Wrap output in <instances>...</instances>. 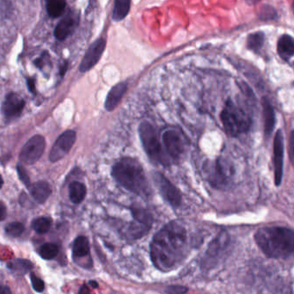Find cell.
<instances>
[{
    "label": "cell",
    "mask_w": 294,
    "mask_h": 294,
    "mask_svg": "<svg viewBox=\"0 0 294 294\" xmlns=\"http://www.w3.org/2000/svg\"><path fill=\"white\" fill-rule=\"evenodd\" d=\"M186 231L171 222L157 232L151 243V259L157 269L167 272L181 263L185 255Z\"/></svg>",
    "instance_id": "obj_1"
},
{
    "label": "cell",
    "mask_w": 294,
    "mask_h": 294,
    "mask_svg": "<svg viewBox=\"0 0 294 294\" xmlns=\"http://www.w3.org/2000/svg\"><path fill=\"white\" fill-rule=\"evenodd\" d=\"M255 241L269 258H286L294 253V231L287 227L260 228L255 234Z\"/></svg>",
    "instance_id": "obj_2"
},
{
    "label": "cell",
    "mask_w": 294,
    "mask_h": 294,
    "mask_svg": "<svg viewBox=\"0 0 294 294\" xmlns=\"http://www.w3.org/2000/svg\"><path fill=\"white\" fill-rule=\"evenodd\" d=\"M112 176L121 186L134 194H148L149 186L143 168L132 157H123L112 168Z\"/></svg>",
    "instance_id": "obj_3"
},
{
    "label": "cell",
    "mask_w": 294,
    "mask_h": 294,
    "mask_svg": "<svg viewBox=\"0 0 294 294\" xmlns=\"http://www.w3.org/2000/svg\"><path fill=\"white\" fill-rule=\"evenodd\" d=\"M222 124L227 134L238 137L248 132L251 127V119L247 112L240 106L235 104L232 100L225 103L221 115Z\"/></svg>",
    "instance_id": "obj_4"
},
{
    "label": "cell",
    "mask_w": 294,
    "mask_h": 294,
    "mask_svg": "<svg viewBox=\"0 0 294 294\" xmlns=\"http://www.w3.org/2000/svg\"><path fill=\"white\" fill-rule=\"evenodd\" d=\"M140 137L149 159L151 162L162 163V148L153 126L147 122H141L139 127Z\"/></svg>",
    "instance_id": "obj_5"
},
{
    "label": "cell",
    "mask_w": 294,
    "mask_h": 294,
    "mask_svg": "<svg viewBox=\"0 0 294 294\" xmlns=\"http://www.w3.org/2000/svg\"><path fill=\"white\" fill-rule=\"evenodd\" d=\"M46 147V141L41 135L30 139L22 147L19 157L26 165H34L41 159Z\"/></svg>",
    "instance_id": "obj_6"
},
{
    "label": "cell",
    "mask_w": 294,
    "mask_h": 294,
    "mask_svg": "<svg viewBox=\"0 0 294 294\" xmlns=\"http://www.w3.org/2000/svg\"><path fill=\"white\" fill-rule=\"evenodd\" d=\"M273 153L275 184L276 186H280L283 179L284 166V137L281 130H278L275 136L273 143Z\"/></svg>",
    "instance_id": "obj_7"
},
{
    "label": "cell",
    "mask_w": 294,
    "mask_h": 294,
    "mask_svg": "<svg viewBox=\"0 0 294 294\" xmlns=\"http://www.w3.org/2000/svg\"><path fill=\"white\" fill-rule=\"evenodd\" d=\"M77 135L74 131L68 130L63 132L59 138L57 139L54 146L52 147L49 154V160L53 163L57 162L63 159L71 151L75 143Z\"/></svg>",
    "instance_id": "obj_8"
},
{
    "label": "cell",
    "mask_w": 294,
    "mask_h": 294,
    "mask_svg": "<svg viewBox=\"0 0 294 294\" xmlns=\"http://www.w3.org/2000/svg\"><path fill=\"white\" fill-rule=\"evenodd\" d=\"M153 177L156 182V187L160 189V193L163 197L165 198V200L174 208L181 205L182 194L178 189L161 173H155Z\"/></svg>",
    "instance_id": "obj_9"
},
{
    "label": "cell",
    "mask_w": 294,
    "mask_h": 294,
    "mask_svg": "<svg viewBox=\"0 0 294 294\" xmlns=\"http://www.w3.org/2000/svg\"><path fill=\"white\" fill-rule=\"evenodd\" d=\"M233 176V168L224 160H217L211 172L210 183L216 188H225Z\"/></svg>",
    "instance_id": "obj_10"
},
{
    "label": "cell",
    "mask_w": 294,
    "mask_h": 294,
    "mask_svg": "<svg viewBox=\"0 0 294 294\" xmlns=\"http://www.w3.org/2000/svg\"><path fill=\"white\" fill-rule=\"evenodd\" d=\"M105 47L106 41L103 38L97 39V41L93 42L84 54V58L79 65V71L81 73H86L94 67L100 60Z\"/></svg>",
    "instance_id": "obj_11"
},
{
    "label": "cell",
    "mask_w": 294,
    "mask_h": 294,
    "mask_svg": "<svg viewBox=\"0 0 294 294\" xmlns=\"http://www.w3.org/2000/svg\"><path fill=\"white\" fill-rule=\"evenodd\" d=\"M25 106V101L20 95L10 93L7 95L2 105V113L6 119L12 120L17 118Z\"/></svg>",
    "instance_id": "obj_12"
},
{
    "label": "cell",
    "mask_w": 294,
    "mask_h": 294,
    "mask_svg": "<svg viewBox=\"0 0 294 294\" xmlns=\"http://www.w3.org/2000/svg\"><path fill=\"white\" fill-rule=\"evenodd\" d=\"M163 142L168 154L174 160H177L184 151V142L178 132L174 129H167L163 133Z\"/></svg>",
    "instance_id": "obj_13"
},
{
    "label": "cell",
    "mask_w": 294,
    "mask_h": 294,
    "mask_svg": "<svg viewBox=\"0 0 294 294\" xmlns=\"http://www.w3.org/2000/svg\"><path fill=\"white\" fill-rule=\"evenodd\" d=\"M127 91V84L126 82H122L115 85L109 91L106 98L105 103H104L106 110L110 112L119 105L120 102L122 101V97H124Z\"/></svg>",
    "instance_id": "obj_14"
},
{
    "label": "cell",
    "mask_w": 294,
    "mask_h": 294,
    "mask_svg": "<svg viewBox=\"0 0 294 294\" xmlns=\"http://www.w3.org/2000/svg\"><path fill=\"white\" fill-rule=\"evenodd\" d=\"M263 119H264V134L266 137H270L276 126V113L272 104L267 97H263L262 100Z\"/></svg>",
    "instance_id": "obj_15"
},
{
    "label": "cell",
    "mask_w": 294,
    "mask_h": 294,
    "mask_svg": "<svg viewBox=\"0 0 294 294\" xmlns=\"http://www.w3.org/2000/svg\"><path fill=\"white\" fill-rule=\"evenodd\" d=\"M277 52L282 60H291L294 56V38L287 34L281 35L277 43Z\"/></svg>",
    "instance_id": "obj_16"
},
{
    "label": "cell",
    "mask_w": 294,
    "mask_h": 294,
    "mask_svg": "<svg viewBox=\"0 0 294 294\" xmlns=\"http://www.w3.org/2000/svg\"><path fill=\"white\" fill-rule=\"evenodd\" d=\"M75 20L70 15L65 16L57 25L54 30V35L59 41H64L73 32L75 29Z\"/></svg>",
    "instance_id": "obj_17"
},
{
    "label": "cell",
    "mask_w": 294,
    "mask_h": 294,
    "mask_svg": "<svg viewBox=\"0 0 294 294\" xmlns=\"http://www.w3.org/2000/svg\"><path fill=\"white\" fill-rule=\"evenodd\" d=\"M30 191L35 201L43 204L51 194V188L47 182L41 181L33 184L30 188Z\"/></svg>",
    "instance_id": "obj_18"
},
{
    "label": "cell",
    "mask_w": 294,
    "mask_h": 294,
    "mask_svg": "<svg viewBox=\"0 0 294 294\" xmlns=\"http://www.w3.org/2000/svg\"><path fill=\"white\" fill-rule=\"evenodd\" d=\"M73 254L74 258H83L89 256V243L86 237L80 236L76 238L73 243Z\"/></svg>",
    "instance_id": "obj_19"
},
{
    "label": "cell",
    "mask_w": 294,
    "mask_h": 294,
    "mask_svg": "<svg viewBox=\"0 0 294 294\" xmlns=\"http://www.w3.org/2000/svg\"><path fill=\"white\" fill-rule=\"evenodd\" d=\"M265 34L262 31H257V32L250 34L247 37V49L254 53L258 54L265 43Z\"/></svg>",
    "instance_id": "obj_20"
},
{
    "label": "cell",
    "mask_w": 294,
    "mask_h": 294,
    "mask_svg": "<svg viewBox=\"0 0 294 294\" xmlns=\"http://www.w3.org/2000/svg\"><path fill=\"white\" fill-rule=\"evenodd\" d=\"M86 187L79 182H73L69 186V196L72 202L79 204L84 200L86 195Z\"/></svg>",
    "instance_id": "obj_21"
},
{
    "label": "cell",
    "mask_w": 294,
    "mask_h": 294,
    "mask_svg": "<svg viewBox=\"0 0 294 294\" xmlns=\"http://www.w3.org/2000/svg\"><path fill=\"white\" fill-rule=\"evenodd\" d=\"M131 0H116L113 11H112V19L116 22L122 21L127 16L130 11Z\"/></svg>",
    "instance_id": "obj_22"
},
{
    "label": "cell",
    "mask_w": 294,
    "mask_h": 294,
    "mask_svg": "<svg viewBox=\"0 0 294 294\" xmlns=\"http://www.w3.org/2000/svg\"><path fill=\"white\" fill-rule=\"evenodd\" d=\"M46 2L47 11L51 17H59L65 11L66 0H46Z\"/></svg>",
    "instance_id": "obj_23"
},
{
    "label": "cell",
    "mask_w": 294,
    "mask_h": 294,
    "mask_svg": "<svg viewBox=\"0 0 294 294\" xmlns=\"http://www.w3.org/2000/svg\"><path fill=\"white\" fill-rule=\"evenodd\" d=\"M10 269L13 270L15 272L25 275L33 268V264L29 260L16 259L13 262H10L8 264Z\"/></svg>",
    "instance_id": "obj_24"
},
{
    "label": "cell",
    "mask_w": 294,
    "mask_h": 294,
    "mask_svg": "<svg viewBox=\"0 0 294 294\" xmlns=\"http://www.w3.org/2000/svg\"><path fill=\"white\" fill-rule=\"evenodd\" d=\"M59 253V248L55 243H48L41 246L40 255L45 260L54 259Z\"/></svg>",
    "instance_id": "obj_25"
},
{
    "label": "cell",
    "mask_w": 294,
    "mask_h": 294,
    "mask_svg": "<svg viewBox=\"0 0 294 294\" xmlns=\"http://www.w3.org/2000/svg\"><path fill=\"white\" fill-rule=\"evenodd\" d=\"M51 219L49 218H39L32 222V228L39 234L47 233L51 227Z\"/></svg>",
    "instance_id": "obj_26"
},
{
    "label": "cell",
    "mask_w": 294,
    "mask_h": 294,
    "mask_svg": "<svg viewBox=\"0 0 294 294\" xmlns=\"http://www.w3.org/2000/svg\"><path fill=\"white\" fill-rule=\"evenodd\" d=\"M259 18L262 21H272L278 18V14L272 6H263L260 10Z\"/></svg>",
    "instance_id": "obj_27"
},
{
    "label": "cell",
    "mask_w": 294,
    "mask_h": 294,
    "mask_svg": "<svg viewBox=\"0 0 294 294\" xmlns=\"http://www.w3.org/2000/svg\"><path fill=\"white\" fill-rule=\"evenodd\" d=\"M6 232L9 236L16 238V237H19L22 232H25V227L22 223L12 222L6 225Z\"/></svg>",
    "instance_id": "obj_28"
},
{
    "label": "cell",
    "mask_w": 294,
    "mask_h": 294,
    "mask_svg": "<svg viewBox=\"0 0 294 294\" xmlns=\"http://www.w3.org/2000/svg\"><path fill=\"white\" fill-rule=\"evenodd\" d=\"M30 280H31L33 288H34L35 291H37V292L43 291L44 288H45V284H44L42 280L38 278L35 274H31V275H30Z\"/></svg>",
    "instance_id": "obj_29"
},
{
    "label": "cell",
    "mask_w": 294,
    "mask_h": 294,
    "mask_svg": "<svg viewBox=\"0 0 294 294\" xmlns=\"http://www.w3.org/2000/svg\"><path fill=\"white\" fill-rule=\"evenodd\" d=\"M16 170H17V173H18V176L20 180H21L26 186H30V177H29V175H28L27 171H26V170L24 168V166H22V165H17Z\"/></svg>",
    "instance_id": "obj_30"
},
{
    "label": "cell",
    "mask_w": 294,
    "mask_h": 294,
    "mask_svg": "<svg viewBox=\"0 0 294 294\" xmlns=\"http://www.w3.org/2000/svg\"><path fill=\"white\" fill-rule=\"evenodd\" d=\"M189 289L186 286L174 285V286H168L166 292L168 294H185L188 292Z\"/></svg>",
    "instance_id": "obj_31"
},
{
    "label": "cell",
    "mask_w": 294,
    "mask_h": 294,
    "mask_svg": "<svg viewBox=\"0 0 294 294\" xmlns=\"http://www.w3.org/2000/svg\"><path fill=\"white\" fill-rule=\"evenodd\" d=\"M288 153L290 161L294 165V130L289 135Z\"/></svg>",
    "instance_id": "obj_32"
},
{
    "label": "cell",
    "mask_w": 294,
    "mask_h": 294,
    "mask_svg": "<svg viewBox=\"0 0 294 294\" xmlns=\"http://www.w3.org/2000/svg\"><path fill=\"white\" fill-rule=\"evenodd\" d=\"M6 207L2 201H0V221H2L6 218Z\"/></svg>",
    "instance_id": "obj_33"
},
{
    "label": "cell",
    "mask_w": 294,
    "mask_h": 294,
    "mask_svg": "<svg viewBox=\"0 0 294 294\" xmlns=\"http://www.w3.org/2000/svg\"><path fill=\"white\" fill-rule=\"evenodd\" d=\"M27 83L28 87H29V89H30V92H32V93H35V80L33 78H29Z\"/></svg>",
    "instance_id": "obj_34"
},
{
    "label": "cell",
    "mask_w": 294,
    "mask_h": 294,
    "mask_svg": "<svg viewBox=\"0 0 294 294\" xmlns=\"http://www.w3.org/2000/svg\"><path fill=\"white\" fill-rule=\"evenodd\" d=\"M78 294H91V291H89V288L86 285H83L79 289Z\"/></svg>",
    "instance_id": "obj_35"
},
{
    "label": "cell",
    "mask_w": 294,
    "mask_h": 294,
    "mask_svg": "<svg viewBox=\"0 0 294 294\" xmlns=\"http://www.w3.org/2000/svg\"><path fill=\"white\" fill-rule=\"evenodd\" d=\"M0 294H11L8 286H0Z\"/></svg>",
    "instance_id": "obj_36"
},
{
    "label": "cell",
    "mask_w": 294,
    "mask_h": 294,
    "mask_svg": "<svg viewBox=\"0 0 294 294\" xmlns=\"http://www.w3.org/2000/svg\"><path fill=\"white\" fill-rule=\"evenodd\" d=\"M260 1L261 0H245L246 3L248 4V6H256Z\"/></svg>",
    "instance_id": "obj_37"
},
{
    "label": "cell",
    "mask_w": 294,
    "mask_h": 294,
    "mask_svg": "<svg viewBox=\"0 0 294 294\" xmlns=\"http://www.w3.org/2000/svg\"><path fill=\"white\" fill-rule=\"evenodd\" d=\"M66 69H67V63H65V64L61 66V68H60V75H64Z\"/></svg>",
    "instance_id": "obj_38"
},
{
    "label": "cell",
    "mask_w": 294,
    "mask_h": 294,
    "mask_svg": "<svg viewBox=\"0 0 294 294\" xmlns=\"http://www.w3.org/2000/svg\"><path fill=\"white\" fill-rule=\"evenodd\" d=\"M89 285H91L93 288H97V287H98V284L94 281H89Z\"/></svg>",
    "instance_id": "obj_39"
},
{
    "label": "cell",
    "mask_w": 294,
    "mask_h": 294,
    "mask_svg": "<svg viewBox=\"0 0 294 294\" xmlns=\"http://www.w3.org/2000/svg\"><path fill=\"white\" fill-rule=\"evenodd\" d=\"M3 184H4L3 178H2V176H1V175H0V189L2 188V186H3Z\"/></svg>",
    "instance_id": "obj_40"
},
{
    "label": "cell",
    "mask_w": 294,
    "mask_h": 294,
    "mask_svg": "<svg viewBox=\"0 0 294 294\" xmlns=\"http://www.w3.org/2000/svg\"><path fill=\"white\" fill-rule=\"evenodd\" d=\"M292 11H293V12H294V1H293V4H292Z\"/></svg>",
    "instance_id": "obj_41"
}]
</instances>
